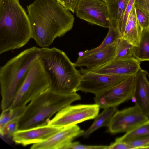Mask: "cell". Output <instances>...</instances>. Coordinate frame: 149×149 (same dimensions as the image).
Instances as JSON below:
<instances>
[{
  "label": "cell",
  "mask_w": 149,
  "mask_h": 149,
  "mask_svg": "<svg viewBox=\"0 0 149 149\" xmlns=\"http://www.w3.org/2000/svg\"><path fill=\"white\" fill-rule=\"evenodd\" d=\"M27 9L32 38L42 48L50 46L73 26L74 15L56 0H35Z\"/></svg>",
  "instance_id": "6da1fadb"
},
{
  "label": "cell",
  "mask_w": 149,
  "mask_h": 149,
  "mask_svg": "<svg viewBox=\"0 0 149 149\" xmlns=\"http://www.w3.org/2000/svg\"><path fill=\"white\" fill-rule=\"evenodd\" d=\"M31 38L29 17L19 0H0V54L22 47Z\"/></svg>",
  "instance_id": "7a4b0ae2"
},
{
  "label": "cell",
  "mask_w": 149,
  "mask_h": 149,
  "mask_svg": "<svg viewBox=\"0 0 149 149\" xmlns=\"http://www.w3.org/2000/svg\"><path fill=\"white\" fill-rule=\"evenodd\" d=\"M51 90L69 95L76 93L81 74L63 51L55 47L40 48L39 56Z\"/></svg>",
  "instance_id": "3957f363"
},
{
  "label": "cell",
  "mask_w": 149,
  "mask_h": 149,
  "mask_svg": "<svg viewBox=\"0 0 149 149\" xmlns=\"http://www.w3.org/2000/svg\"><path fill=\"white\" fill-rule=\"evenodd\" d=\"M81 99V96L77 93L63 94L49 88L26 106L25 111L19 119V130L47 125L54 115Z\"/></svg>",
  "instance_id": "277c9868"
},
{
  "label": "cell",
  "mask_w": 149,
  "mask_h": 149,
  "mask_svg": "<svg viewBox=\"0 0 149 149\" xmlns=\"http://www.w3.org/2000/svg\"><path fill=\"white\" fill-rule=\"evenodd\" d=\"M40 48L26 49L0 68V86L2 110L10 107L33 62L39 57Z\"/></svg>",
  "instance_id": "5b68a950"
},
{
  "label": "cell",
  "mask_w": 149,
  "mask_h": 149,
  "mask_svg": "<svg viewBox=\"0 0 149 149\" xmlns=\"http://www.w3.org/2000/svg\"><path fill=\"white\" fill-rule=\"evenodd\" d=\"M49 87V81L39 57L31 65L24 81L9 107L13 109L26 107Z\"/></svg>",
  "instance_id": "8992f818"
},
{
  "label": "cell",
  "mask_w": 149,
  "mask_h": 149,
  "mask_svg": "<svg viewBox=\"0 0 149 149\" xmlns=\"http://www.w3.org/2000/svg\"><path fill=\"white\" fill-rule=\"evenodd\" d=\"M100 106L97 104H79L67 106L57 113L48 125L63 128L95 119L99 114Z\"/></svg>",
  "instance_id": "52a82bcc"
},
{
  "label": "cell",
  "mask_w": 149,
  "mask_h": 149,
  "mask_svg": "<svg viewBox=\"0 0 149 149\" xmlns=\"http://www.w3.org/2000/svg\"><path fill=\"white\" fill-rule=\"evenodd\" d=\"M81 74L78 91L99 94L120 82L130 75L97 73L87 68H80Z\"/></svg>",
  "instance_id": "ba28073f"
},
{
  "label": "cell",
  "mask_w": 149,
  "mask_h": 149,
  "mask_svg": "<svg viewBox=\"0 0 149 149\" xmlns=\"http://www.w3.org/2000/svg\"><path fill=\"white\" fill-rule=\"evenodd\" d=\"M135 74L129 76L119 83L95 95V103L104 109L117 107L132 99Z\"/></svg>",
  "instance_id": "9c48e42d"
},
{
  "label": "cell",
  "mask_w": 149,
  "mask_h": 149,
  "mask_svg": "<svg viewBox=\"0 0 149 149\" xmlns=\"http://www.w3.org/2000/svg\"><path fill=\"white\" fill-rule=\"evenodd\" d=\"M75 13L77 17L92 24L109 27L110 20L107 7L102 0H80Z\"/></svg>",
  "instance_id": "30bf717a"
},
{
  "label": "cell",
  "mask_w": 149,
  "mask_h": 149,
  "mask_svg": "<svg viewBox=\"0 0 149 149\" xmlns=\"http://www.w3.org/2000/svg\"><path fill=\"white\" fill-rule=\"evenodd\" d=\"M146 116L136 105L118 111L108 127L112 134L129 132L146 122Z\"/></svg>",
  "instance_id": "8fae6325"
},
{
  "label": "cell",
  "mask_w": 149,
  "mask_h": 149,
  "mask_svg": "<svg viewBox=\"0 0 149 149\" xmlns=\"http://www.w3.org/2000/svg\"><path fill=\"white\" fill-rule=\"evenodd\" d=\"M84 130L77 125L62 128L49 138L33 144L31 149H64Z\"/></svg>",
  "instance_id": "7c38bea8"
},
{
  "label": "cell",
  "mask_w": 149,
  "mask_h": 149,
  "mask_svg": "<svg viewBox=\"0 0 149 149\" xmlns=\"http://www.w3.org/2000/svg\"><path fill=\"white\" fill-rule=\"evenodd\" d=\"M59 128L48 125L19 130L13 135V141L17 144L26 146L43 141L58 132Z\"/></svg>",
  "instance_id": "4fadbf2b"
},
{
  "label": "cell",
  "mask_w": 149,
  "mask_h": 149,
  "mask_svg": "<svg viewBox=\"0 0 149 149\" xmlns=\"http://www.w3.org/2000/svg\"><path fill=\"white\" fill-rule=\"evenodd\" d=\"M117 42L85 57H78L73 63L74 65L76 67L85 66L88 70H93L107 64L114 58Z\"/></svg>",
  "instance_id": "5bb4252c"
},
{
  "label": "cell",
  "mask_w": 149,
  "mask_h": 149,
  "mask_svg": "<svg viewBox=\"0 0 149 149\" xmlns=\"http://www.w3.org/2000/svg\"><path fill=\"white\" fill-rule=\"evenodd\" d=\"M146 70L141 68L135 75L133 98L136 105L147 117L149 118V81Z\"/></svg>",
  "instance_id": "9a60e30c"
},
{
  "label": "cell",
  "mask_w": 149,
  "mask_h": 149,
  "mask_svg": "<svg viewBox=\"0 0 149 149\" xmlns=\"http://www.w3.org/2000/svg\"><path fill=\"white\" fill-rule=\"evenodd\" d=\"M140 62L134 57L113 60L101 67L91 70L102 74L131 75L136 74L141 68Z\"/></svg>",
  "instance_id": "2e32d148"
},
{
  "label": "cell",
  "mask_w": 149,
  "mask_h": 149,
  "mask_svg": "<svg viewBox=\"0 0 149 149\" xmlns=\"http://www.w3.org/2000/svg\"><path fill=\"white\" fill-rule=\"evenodd\" d=\"M143 30L137 20L134 6L128 17L121 38L126 40L134 46H138Z\"/></svg>",
  "instance_id": "e0dca14e"
},
{
  "label": "cell",
  "mask_w": 149,
  "mask_h": 149,
  "mask_svg": "<svg viewBox=\"0 0 149 149\" xmlns=\"http://www.w3.org/2000/svg\"><path fill=\"white\" fill-rule=\"evenodd\" d=\"M103 111L98 114L91 126L86 130L84 131L78 137L83 136L88 138L94 132L102 127H108L114 115L118 111L117 107H113L103 109Z\"/></svg>",
  "instance_id": "ac0fdd59"
},
{
  "label": "cell",
  "mask_w": 149,
  "mask_h": 149,
  "mask_svg": "<svg viewBox=\"0 0 149 149\" xmlns=\"http://www.w3.org/2000/svg\"><path fill=\"white\" fill-rule=\"evenodd\" d=\"M129 0H105L108 11L110 24L118 29V23L121 18Z\"/></svg>",
  "instance_id": "d6986e66"
},
{
  "label": "cell",
  "mask_w": 149,
  "mask_h": 149,
  "mask_svg": "<svg viewBox=\"0 0 149 149\" xmlns=\"http://www.w3.org/2000/svg\"><path fill=\"white\" fill-rule=\"evenodd\" d=\"M133 56L140 62L149 61V29L143 30L139 44L134 46Z\"/></svg>",
  "instance_id": "ffe728a7"
},
{
  "label": "cell",
  "mask_w": 149,
  "mask_h": 149,
  "mask_svg": "<svg viewBox=\"0 0 149 149\" xmlns=\"http://www.w3.org/2000/svg\"><path fill=\"white\" fill-rule=\"evenodd\" d=\"M108 33L101 44L94 48L82 52V54L79 57H83L91 54L103 49L113 43L117 42L121 36L118 29L114 28L109 23Z\"/></svg>",
  "instance_id": "44dd1931"
},
{
  "label": "cell",
  "mask_w": 149,
  "mask_h": 149,
  "mask_svg": "<svg viewBox=\"0 0 149 149\" xmlns=\"http://www.w3.org/2000/svg\"><path fill=\"white\" fill-rule=\"evenodd\" d=\"M26 107L13 109L8 107L2 111L0 117V133L2 136H4L7 124L12 120L20 119L25 111Z\"/></svg>",
  "instance_id": "7402d4cb"
},
{
  "label": "cell",
  "mask_w": 149,
  "mask_h": 149,
  "mask_svg": "<svg viewBox=\"0 0 149 149\" xmlns=\"http://www.w3.org/2000/svg\"><path fill=\"white\" fill-rule=\"evenodd\" d=\"M149 136V122H147L128 132L115 141L127 143Z\"/></svg>",
  "instance_id": "603a6c76"
},
{
  "label": "cell",
  "mask_w": 149,
  "mask_h": 149,
  "mask_svg": "<svg viewBox=\"0 0 149 149\" xmlns=\"http://www.w3.org/2000/svg\"><path fill=\"white\" fill-rule=\"evenodd\" d=\"M134 47L126 40L123 38H120L117 42L116 54L113 60L134 57L133 53Z\"/></svg>",
  "instance_id": "cb8c5ba5"
},
{
  "label": "cell",
  "mask_w": 149,
  "mask_h": 149,
  "mask_svg": "<svg viewBox=\"0 0 149 149\" xmlns=\"http://www.w3.org/2000/svg\"><path fill=\"white\" fill-rule=\"evenodd\" d=\"M136 0H129L125 10L119 21L118 24V29L121 38L124 33L126 22L132 9L135 6Z\"/></svg>",
  "instance_id": "d4e9b609"
},
{
  "label": "cell",
  "mask_w": 149,
  "mask_h": 149,
  "mask_svg": "<svg viewBox=\"0 0 149 149\" xmlns=\"http://www.w3.org/2000/svg\"><path fill=\"white\" fill-rule=\"evenodd\" d=\"M138 21L143 30L149 28V12L135 6Z\"/></svg>",
  "instance_id": "484cf974"
},
{
  "label": "cell",
  "mask_w": 149,
  "mask_h": 149,
  "mask_svg": "<svg viewBox=\"0 0 149 149\" xmlns=\"http://www.w3.org/2000/svg\"><path fill=\"white\" fill-rule=\"evenodd\" d=\"M108 146L86 145L81 144L79 142H72L64 149H108Z\"/></svg>",
  "instance_id": "4316f807"
},
{
  "label": "cell",
  "mask_w": 149,
  "mask_h": 149,
  "mask_svg": "<svg viewBox=\"0 0 149 149\" xmlns=\"http://www.w3.org/2000/svg\"><path fill=\"white\" fill-rule=\"evenodd\" d=\"M20 119L12 120L6 125L4 130V135L8 137H13L15 133L19 130Z\"/></svg>",
  "instance_id": "83f0119b"
},
{
  "label": "cell",
  "mask_w": 149,
  "mask_h": 149,
  "mask_svg": "<svg viewBox=\"0 0 149 149\" xmlns=\"http://www.w3.org/2000/svg\"><path fill=\"white\" fill-rule=\"evenodd\" d=\"M134 149H149V136L127 142Z\"/></svg>",
  "instance_id": "f1b7e54d"
},
{
  "label": "cell",
  "mask_w": 149,
  "mask_h": 149,
  "mask_svg": "<svg viewBox=\"0 0 149 149\" xmlns=\"http://www.w3.org/2000/svg\"><path fill=\"white\" fill-rule=\"evenodd\" d=\"M56 0L65 8L74 13L80 0Z\"/></svg>",
  "instance_id": "f546056e"
},
{
  "label": "cell",
  "mask_w": 149,
  "mask_h": 149,
  "mask_svg": "<svg viewBox=\"0 0 149 149\" xmlns=\"http://www.w3.org/2000/svg\"><path fill=\"white\" fill-rule=\"evenodd\" d=\"M108 149H134V148L128 143L115 141L108 146Z\"/></svg>",
  "instance_id": "4dcf8cb0"
},
{
  "label": "cell",
  "mask_w": 149,
  "mask_h": 149,
  "mask_svg": "<svg viewBox=\"0 0 149 149\" xmlns=\"http://www.w3.org/2000/svg\"><path fill=\"white\" fill-rule=\"evenodd\" d=\"M135 6L149 12V2L146 0H136Z\"/></svg>",
  "instance_id": "1f68e13d"
},
{
  "label": "cell",
  "mask_w": 149,
  "mask_h": 149,
  "mask_svg": "<svg viewBox=\"0 0 149 149\" xmlns=\"http://www.w3.org/2000/svg\"><path fill=\"white\" fill-rule=\"evenodd\" d=\"M147 122H149V118L148 120V121H147Z\"/></svg>",
  "instance_id": "d6a6232c"
},
{
  "label": "cell",
  "mask_w": 149,
  "mask_h": 149,
  "mask_svg": "<svg viewBox=\"0 0 149 149\" xmlns=\"http://www.w3.org/2000/svg\"><path fill=\"white\" fill-rule=\"evenodd\" d=\"M146 0L149 2V0Z\"/></svg>",
  "instance_id": "836d02e7"
},
{
  "label": "cell",
  "mask_w": 149,
  "mask_h": 149,
  "mask_svg": "<svg viewBox=\"0 0 149 149\" xmlns=\"http://www.w3.org/2000/svg\"><path fill=\"white\" fill-rule=\"evenodd\" d=\"M103 0V1H104L105 0Z\"/></svg>",
  "instance_id": "e575fe53"
},
{
  "label": "cell",
  "mask_w": 149,
  "mask_h": 149,
  "mask_svg": "<svg viewBox=\"0 0 149 149\" xmlns=\"http://www.w3.org/2000/svg\"><path fill=\"white\" fill-rule=\"evenodd\" d=\"M148 77H149V74L148 75Z\"/></svg>",
  "instance_id": "d590c367"
},
{
  "label": "cell",
  "mask_w": 149,
  "mask_h": 149,
  "mask_svg": "<svg viewBox=\"0 0 149 149\" xmlns=\"http://www.w3.org/2000/svg\"></svg>",
  "instance_id": "8d00e7d4"
},
{
  "label": "cell",
  "mask_w": 149,
  "mask_h": 149,
  "mask_svg": "<svg viewBox=\"0 0 149 149\" xmlns=\"http://www.w3.org/2000/svg\"></svg>",
  "instance_id": "74e56055"
}]
</instances>
